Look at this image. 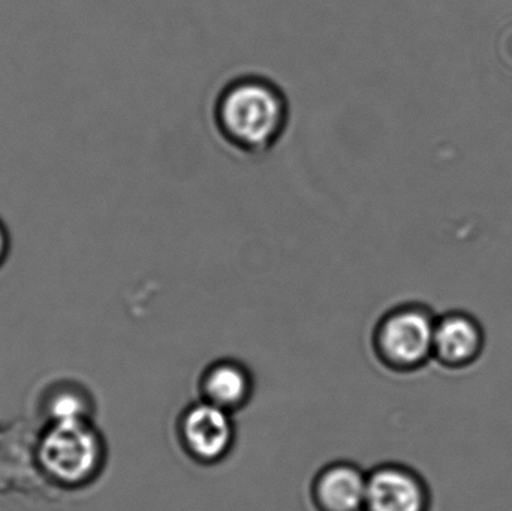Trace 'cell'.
<instances>
[{"label":"cell","mask_w":512,"mask_h":511,"mask_svg":"<svg viewBox=\"0 0 512 511\" xmlns=\"http://www.w3.org/2000/svg\"><path fill=\"white\" fill-rule=\"evenodd\" d=\"M213 131L227 149L246 159L270 155L291 125V102L267 75L240 74L222 84L213 98Z\"/></svg>","instance_id":"cell-1"},{"label":"cell","mask_w":512,"mask_h":511,"mask_svg":"<svg viewBox=\"0 0 512 511\" xmlns=\"http://www.w3.org/2000/svg\"><path fill=\"white\" fill-rule=\"evenodd\" d=\"M36 467L47 482L66 491L98 482L108 462V444L93 419L45 423L35 444Z\"/></svg>","instance_id":"cell-2"},{"label":"cell","mask_w":512,"mask_h":511,"mask_svg":"<svg viewBox=\"0 0 512 511\" xmlns=\"http://www.w3.org/2000/svg\"><path fill=\"white\" fill-rule=\"evenodd\" d=\"M438 314L420 302L391 306L376 321L372 350L382 368L412 375L433 362V338Z\"/></svg>","instance_id":"cell-3"},{"label":"cell","mask_w":512,"mask_h":511,"mask_svg":"<svg viewBox=\"0 0 512 511\" xmlns=\"http://www.w3.org/2000/svg\"><path fill=\"white\" fill-rule=\"evenodd\" d=\"M176 437L180 449L194 464L216 467L233 455L236 422L233 414L198 399L177 417Z\"/></svg>","instance_id":"cell-4"},{"label":"cell","mask_w":512,"mask_h":511,"mask_svg":"<svg viewBox=\"0 0 512 511\" xmlns=\"http://www.w3.org/2000/svg\"><path fill=\"white\" fill-rule=\"evenodd\" d=\"M433 495L423 474L400 462L367 471L364 511H432Z\"/></svg>","instance_id":"cell-5"},{"label":"cell","mask_w":512,"mask_h":511,"mask_svg":"<svg viewBox=\"0 0 512 511\" xmlns=\"http://www.w3.org/2000/svg\"><path fill=\"white\" fill-rule=\"evenodd\" d=\"M483 324L466 311H448L436 318L433 362L447 371L460 372L480 362L486 351Z\"/></svg>","instance_id":"cell-6"},{"label":"cell","mask_w":512,"mask_h":511,"mask_svg":"<svg viewBox=\"0 0 512 511\" xmlns=\"http://www.w3.org/2000/svg\"><path fill=\"white\" fill-rule=\"evenodd\" d=\"M255 390L254 372L245 362L234 357L213 360L203 369L198 380L201 401L233 416L251 404Z\"/></svg>","instance_id":"cell-7"},{"label":"cell","mask_w":512,"mask_h":511,"mask_svg":"<svg viewBox=\"0 0 512 511\" xmlns=\"http://www.w3.org/2000/svg\"><path fill=\"white\" fill-rule=\"evenodd\" d=\"M367 471L349 461L324 465L310 483V501L316 511H364Z\"/></svg>","instance_id":"cell-8"},{"label":"cell","mask_w":512,"mask_h":511,"mask_svg":"<svg viewBox=\"0 0 512 511\" xmlns=\"http://www.w3.org/2000/svg\"><path fill=\"white\" fill-rule=\"evenodd\" d=\"M93 408L95 405L86 390L75 384H59L45 396V423L92 419Z\"/></svg>","instance_id":"cell-9"},{"label":"cell","mask_w":512,"mask_h":511,"mask_svg":"<svg viewBox=\"0 0 512 511\" xmlns=\"http://www.w3.org/2000/svg\"><path fill=\"white\" fill-rule=\"evenodd\" d=\"M11 248V233H9L3 219L0 218V270L5 267L6 261H8L9 255H11Z\"/></svg>","instance_id":"cell-10"}]
</instances>
